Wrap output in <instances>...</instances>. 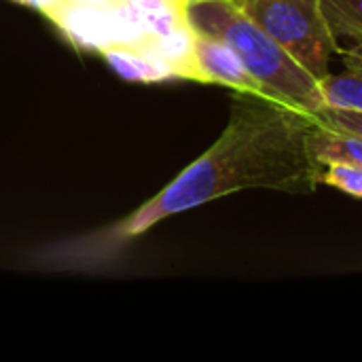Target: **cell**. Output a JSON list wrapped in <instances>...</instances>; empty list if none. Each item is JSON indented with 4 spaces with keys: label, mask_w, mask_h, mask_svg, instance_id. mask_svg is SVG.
<instances>
[{
    "label": "cell",
    "mask_w": 362,
    "mask_h": 362,
    "mask_svg": "<svg viewBox=\"0 0 362 362\" xmlns=\"http://www.w3.org/2000/svg\"><path fill=\"white\" fill-rule=\"evenodd\" d=\"M314 127L310 112L267 95L233 91L229 123L204 155L132 214L53 248L45 261L62 269L102 267L157 223L238 191L314 193L322 170L310 146Z\"/></svg>",
    "instance_id": "6da1fadb"
},
{
    "label": "cell",
    "mask_w": 362,
    "mask_h": 362,
    "mask_svg": "<svg viewBox=\"0 0 362 362\" xmlns=\"http://www.w3.org/2000/svg\"><path fill=\"white\" fill-rule=\"evenodd\" d=\"M182 15L191 30L227 42L259 83L263 95L310 115L325 108L320 81L257 25L235 0H187Z\"/></svg>",
    "instance_id": "7a4b0ae2"
},
{
    "label": "cell",
    "mask_w": 362,
    "mask_h": 362,
    "mask_svg": "<svg viewBox=\"0 0 362 362\" xmlns=\"http://www.w3.org/2000/svg\"><path fill=\"white\" fill-rule=\"evenodd\" d=\"M235 4L314 78L331 74V59L341 49L320 0H235Z\"/></svg>",
    "instance_id": "3957f363"
},
{
    "label": "cell",
    "mask_w": 362,
    "mask_h": 362,
    "mask_svg": "<svg viewBox=\"0 0 362 362\" xmlns=\"http://www.w3.org/2000/svg\"><path fill=\"white\" fill-rule=\"evenodd\" d=\"M193 62H195V81L197 83H214V85L229 87L233 91L263 95L259 83L246 70V66L235 55V51L227 42H223L214 36L195 32Z\"/></svg>",
    "instance_id": "277c9868"
},
{
    "label": "cell",
    "mask_w": 362,
    "mask_h": 362,
    "mask_svg": "<svg viewBox=\"0 0 362 362\" xmlns=\"http://www.w3.org/2000/svg\"><path fill=\"white\" fill-rule=\"evenodd\" d=\"M108 66L125 81L157 83L174 78L163 59L144 40H112L100 45Z\"/></svg>",
    "instance_id": "5b68a950"
},
{
    "label": "cell",
    "mask_w": 362,
    "mask_h": 362,
    "mask_svg": "<svg viewBox=\"0 0 362 362\" xmlns=\"http://www.w3.org/2000/svg\"><path fill=\"white\" fill-rule=\"evenodd\" d=\"M344 55V68L337 74H329L320 81L322 102L329 108L362 112V42H356Z\"/></svg>",
    "instance_id": "8992f818"
},
{
    "label": "cell",
    "mask_w": 362,
    "mask_h": 362,
    "mask_svg": "<svg viewBox=\"0 0 362 362\" xmlns=\"http://www.w3.org/2000/svg\"><path fill=\"white\" fill-rule=\"evenodd\" d=\"M312 155L314 159L325 165V163H352L362 168V138L348 134V132H335L329 129L320 123H316L312 132Z\"/></svg>",
    "instance_id": "52a82bcc"
},
{
    "label": "cell",
    "mask_w": 362,
    "mask_h": 362,
    "mask_svg": "<svg viewBox=\"0 0 362 362\" xmlns=\"http://www.w3.org/2000/svg\"><path fill=\"white\" fill-rule=\"evenodd\" d=\"M320 8L335 38L362 42V0H320Z\"/></svg>",
    "instance_id": "ba28073f"
},
{
    "label": "cell",
    "mask_w": 362,
    "mask_h": 362,
    "mask_svg": "<svg viewBox=\"0 0 362 362\" xmlns=\"http://www.w3.org/2000/svg\"><path fill=\"white\" fill-rule=\"evenodd\" d=\"M320 185H329L333 189H339L352 197L362 199V168L352 163H325L318 176Z\"/></svg>",
    "instance_id": "9c48e42d"
},
{
    "label": "cell",
    "mask_w": 362,
    "mask_h": 362,
    "mask_svg": "<svg viewBox=\"0 0 362 362\" xmlns=\"http://www.w3.org/2000/svg\"><path fill=\"white\" fill-rule=\"evenodd\" d=\"M316 119V123L335 129V132H348L354 136L362 138V112L356 110H341V108H320L312 115Z\"/></svg>",
    "instance_id": "30bf717a"
},
{
    "label": "cell",
    "mask_w": 362,
    "mask_h": 362,
    "mask_svg": "<svg viewBox=\"0 0 362 362\" xmlns=\"http://www.w3.org/2000/svg\"><path fill=\"white\" fill-rule=\"evenodd\" d=\"M163 2H172V4H185L187 0H163Z\"/></svg>",
    "instance_id": "8fae6325"
}]
</instances>
